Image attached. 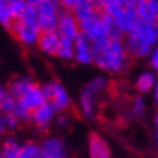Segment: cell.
<instances>
[{
	"label": "cell",
	"mask_w": 158,
	"mask_h": 158,
	"mask_svg": "<svg viewBox=\"0 0 158 158\" xmlns=\"http://www.w3.org/2000/svg\"><path fill=\"white\" fill-rule=\"evenodd\" d=\"M132 58L125 51L123 42L110 39L103 47H93V64L107 73L125 71L131 65Z\"/></svg>",
	"instance_id": "obj_1"
},
{
	"label": "cell",
	"mask_w": 158,
	"mask_h": 158,
	"mask_svg": "<svg viewBox=\"0 0 158 158\" xmlns=\"http://www.w3.org/2000/svg\"><path fill=\"white\" fill-rule=\"evenodd\" d=\"M60 9V2L36 0V23L41 32H54L57 29Z\"/></svg>",
	"instance_id": "obj_2"
},
{
	"label": "cell",
	"mask_w": 158,
	"mask_h": 158,
	"mask_svg": "<svg viewBox=\"0 0 158 158\" xmlns=\"http://www.w3.org/2000/svg\"><path fill=\"white\" fill-rule=\"evenodd\" d=\"M78 26H80V32L90 39L93 47H103L110 41L107 29H106L99 12L89 19L78 22Z\"/></svg>",
	"instance_id": "obj_3"
},
{
	"label": "cell",
	"mask_w": 158,
	"mask_h": 158,
	"mask_svg": "<svg viewBox=\"0 0 158 158\" xmlns=\"http://www.w3.org/2000/svg\"><path fill=\"white\" fill-rule=\"evenodd\" d=\"M41 90H42L45 100L49 102L57 109V112H65L71 106V99L68 96L67 90L57 80H51V81L44 83L41 86Z\"/></svg>",
	"instance_id": "obj_4"
},
{
	"label": "cell",
	"mask_w": 158,
	"mask_h": 158,
	"mask_svg": "<svg viewBox=\"0 0 158 158\" xmlns=\"http://www.w3.org/2000/svg\"><path fill=\"white\" fill-rule=\"evenodd\" d=\"M12 35L18 39L22 45L25 47H34L38 44L39 35H41V31H39L38 25L32 23V22H25V20H15L12 28L9 29Z\"/></svg>",
	"instance_id": "obj_5"
},
{
	"label": "cell",
	"mask_w": 158,
	"mask_h": 158,
	"mask_svg": "<svg viewBox=\"0 0 158 158\" xmlns=\"http://www.w3.org/2000/svg\"><path fill=\"white\" fill-rule=\"evenodd\" d=\"M55 32H57L58 36L61 39H67V41L74 42V39L80 34V26H78V22H77V19L73 16L71 12L62 9V7L60 9L58 23H57Z\"/></svg>",
	"instance_id": "obj_6"
},
{
	"label": "cell",
	"mask_w": 158,
	"mask_h": 158,
	"mask_svg": "<svg viewBox=\"0 0 158 158\" xmlns=\"http://www.w3.org/2000/svg\"><path fill=\"white\" fill-rule=\"evenodd\" d=\"M136 3H138V0H123V12L118 18H115V25L118 31L122 34V36L129 34L138 23V16L135 13Z\"/></svg>",
	"instance_id": "obj_7"
},
{
	"label": "cell",
	"mask_w": 158,
	"mask_h": 158,
	"mask_svg": "<svg viewBox=\"0 0 158 158\" xmlns=\"http://www.w3.org/2000/svg\"><path fill=\"white\" fill-rule=\"evenodd\" d=\"M42 158H68L65 142L60 136H47L39 144Z\"/></svg>",
	"instance_id": "obj_8"
},
{
	"label": "cell",
	"mask_w": 158,
	"mask_h": 158,
	"mask_svg": "<svg viewBox=\"0 0 158 158\" xmlns=\"http://www.w3.org/2000/svg\"><path fill=\"white\" fill-rule=\"evenodd\" d=\"M57 113H58L57 109L49 102H47L41 107H38L36 110H34L31 113V120L29 122L34 125L35 128H38L41 131H45V129H48L49 125L55 120Z\"/></svg>",
	"instance_id": "obj_9"
},
{
	"label": "cell",
	"mask_w": 158,
	"mask_h": 158,
	"mask_svg": "<svg viewBox=\"0 0 158 158\" xmlns=\"http://www.w3.org/2000/svg\"><path fill=\"white\" fill-rule=\"evenodd\" d=\"M73 44H74V60L78 64H84V65L93 64V45L90 39L80 32Z\"/></svg>",
	"instance_id": "obj_10"
},
{
	"label": "cell",
	"mask_w": 158,
	"mask_h": 158,
	"mask_svg": "<svg viewBox=\"0 0 158 158\" xmlns=\"http://www.w3.org/2000/svg\"><path fill=\"white\" fill-rule=\"evenodd\" d=\"M18 102L22 106H25L29 112H34L38 107H41L44 103H47V100H45V97L42 94V90H41V86L36 84V83H34L29 87L28 90L18 99Z\"/></svg>",
	"instance_id": "obj_11"
},
{
	"label": "cell",
	"mask_w": 158,
	"mask_h": 158,
	"mask_svg": "<svg viewBox=\"0 0 158 158\" xmlns=\"http://www.w3.org/2000/svg\"><path fill=\"white\" fill-rule=\"evenodd\" d=\"M89 155L90 158H112V149L109 144L96 132L89 135Z\"/></svg>",
	"instance_id": "obj_12"
},
{
	"label": "cell",
	"mask_w": 158,
	"mask_h": 158,
	"mask_svg": "<svg viewBox=\"0 0 158 158\" xmlns=\"http://www.w3.org/2000/svg\"><path fill=\"white\" fill-rule=\"evenodd\" d=\"M131 32L138 35L145 44H148L152 48L158 45V23H145L138 20L136 26Z\"/></svg>",
	"instance_id": "obj_13"
},
{
	"label": "cell",
	"mask_w": 158,
	"mask_h": 158,
	"mask_svg": "<svg viewBox=\"0 0 158 158\" xmlns=\"http://www.w3.org/2000/svg\"><path fill=\"white\" fill-rule=\"evenodd\" d=\"M36 47H38L44 54L57 57L58 47H60V36H58V34L55 31H54V32H41Z\"/></svg>",
	"instance_id": "obj_14"
},
{
	"label": "cell",
	"mask_w": 158,
	"mask_h": 158,
	"mask_svg": "<svg viewBox=\"0 0 158 158\" xmlns=\"http://www.w3.org/2000/svg\"><path fill=\"white\" fill-rule=\"evenodd\" d=\"M80 110L86 119H94L96 115V94H93L86 87L80 93Z\"/></svg>",
	"instance_id": "obj_15"
},
{
	"label": "cell",
	"mask_w": 158,
	"mask_h": 158,
	"mask_svg": "<svg viewBox=\"0 0 158 158\" xmlns=\"http://www.w3.org/2000/svg\"><path fill=\"white\" fill-rule=\"evenodd\" d=\"M70 12L77 19V22H83L97 13L94 2H90V0H76V3Z\"/></svg>",
	"instance_id": "obj_16"
},
{
	"label": "cell",
	"mask_w": 158,
	"mask_h": 158,
	"mask_svg": "<svg viewBox=\"0 0 158 158\" xmlns=\"http://www.w3.org/2000/svg\"><path fill=\"white\" fill-rule=\"evenodd\" d=\"M34 80L31 78L29 76H18V77H13L12 80L9 81L7 84V91H9L10 94L18 100L22 94H23L25 91L28 90L29 87L34 84Z\"/></svg>",
	"instance_id": "obj_17"
},
{
	"label": "cell",
	"mask_w": 158,
	"mask_h": 158,
	"mask_svg": "<svg viewBox=\"0 0 158 158\" xmlns=\"http://www.w3.org/2000/svg\"><path fill=\"white\" fill-rule=\"evenodd\" d=\"M96 10L99 13L109 15L110 18H118L123 12V0H103V2H94Z\"/></svg>",
	"instance_id": "obj_18"
},
{
	"label": "cell",
	"mask_w": 158,
	"mask_h": 158,
	"mask_svg": "<svg viewBox=\"0 0 158 158\" xmlns=\"http://www.w3.org/2000/svg\"><path fill=\"white\" fill-rule=\"evenodd\" d=\"M135 13L138 16V20H141V22H145V23H158V18L152 12L148 0H138L136 7H135Z\"/></svg>",
	"instance_id": "obj_19"
},
{
	"label": "cell",
	"mask_w": 158,
	"mask_h": 158,
	"mask_svg": "<svg viewBox=\"0 0 158 158\" xmlns=\"http://www.w3.org/2000/svg\"><path fill=\"white\" fill-rule=\"evenodd\" d=\"M155 83H157V77L154 74L152 71H144L139 74V77L136 78V81H135V89L138 93H149V91L154 90V86H155Z\"/></svg>",
	"instance_id": "obj_20"
},
{
	"label": "cell",
	"mask_w": 158,
	"mask_h": 158,
	"mask_svg": "<svg viewBox=\"0 0 158 158\" xmlns=\"http://www.w3.org/2000/svg\"><path fill=\"white\" fill-rule=\"evenodd\" d=\"M18 158H42L39 144H36L34 141H26L23 144H20Z\"/></svg>",
	"instance_id": "obj_21"
},
{
	"label": "cell",
	"mask_w": 158,
	"mask_h": 158,
	"mask_svg": "<svg viewBox=\"0 0 158 158\" xmlns=\"http://www.w3.org/2000/svg\"><path fill=\"white\" fill-rule=\"evenodd\" d=\"M57 57L61 60H73L74 58V44L71 41L60 38V47H58Z\"/></svg>",
	"instance_id": "obj_22"
},
{
	"label": "cell",
	"mask_w": 158,
	"mask_h": 158,
	"mask_svg": "<svg viewBox=\"0 0 158 158\" xmlns=\"http://www.w3.org/2000/svg\"><path fill=\"white\" fill-rule=\"evenodd\" d=\"M107 86H109L107 78L103 77V76H97V77L91 78L90 81H89V84L86 86V89L87 90H90L93 94H99V93H102L103 90H106Z\"/></svg>",
	"instance_id": "obj_23"
},
{
	"label": "cell",
	"mask_w": 158,
	"mask_h": 158,
	"mask_svg": "<svg viewBox=\"0 0 158 158\" xmlns=\"http://www.w3.org/2000/svg\"><path fill=\"white\" fill-rule=\"evenodd\" d=\"M13 22L15 20L9 12V7H7V0H0V25L9 31Z\"/></svg>",
	"instance_id": "obj_24"
},
{
	"label": "cell",
	"mask_w": 158,
	"mask_h": 158,
	"mask_svg": "<svg viewBox=\"0 0 158 158\" xmlns=\"http://www.w3.org/2000/svg\"><path fill=\"white\" fill-rule=\"evenodd\" d=\"M131 112L135 118H144L147 113V103L141 96H135L132 97L131 102Z\"/></svg>",
	"instance_id": "obj_25"
},
{
	"label": "cell",
	"mask_w": 158,
	"mask_h": 158,
	"mask_svg": "<svg viewBox=\"0 0 158 158\" xmlns=\"http://www.w3.org/2000/svg\"><path fill=\"white\" fill-rule=\"evenodd\" d=\"M31 113H32V112H29L25 106H22L19 102L16 100V105H15V107H13V110H12L10 115H13L20 123H26V122L31 120Z\"/></svg>",
	"instance_id": "obj_26"
},
{
	"label": "cell",
	"mask_w": 158,
	"mask_h": 158,
	"mask_svg": "<svg viewBox=\"0 0 158 158\" xmlns=\"http://www.w3.org/2000/svg\"><path fill=\"white\" fill-rule=\"evenodd\" d=\"M25 5H26L25 0H7V7H9V12L13 20H18L20 18V15L25 9Z\"/></svg>",
	"instance_id": "obj_27"
},
{
	"label": "cell",
	"mask_w": 158,
	"mask_h": 158,
	"mask_svg": "<svg viewBox=\"0 0 158 158\" xmlns=\"http://www.w3.org/2000/svg\"><path fill=\"white\" fill-rule=\"evenodd\" d=\"M5 119H6V126H7V131L9 132H13V131H18L19 129V126L22 123H20L19 120L16 119L13 115H5Z\"/></svg>",
	"instance_id": "obj_28"
},
{
	"label": "cell",
	"mask_w": 158,
	"mask_h": 158,
	"mask_svg": "<svg viewBox=\"0 0 158 158\" xmlns=\"http://www.w3.org/2000/svg\"><path fill=\"white\" fill-rule=\"evenodd\" d=\"M149 65L152 67L154 71L158 73V45L152 49V52L149 54Z\"/></svg>",
	"instance_id": "obj_29"
},
{
	"label": "cell",
	"mask_w": 158,
	"mask_h": 158,
	"mask_svg": "<svg viewBox=\"0 0 158 158\" xmlns=\"http://www.w3.org/2000/svg\"><path fill=\"white\" fill-rule=\"evenodd\" d=\"M7 126H6V119H5V115H0V138H3L7 135Z\"/></svg>",
	"instance_id": "obj_30"
},
{
	"label": "cell",
	"mask_w": 158,
	"mask_h": 158,
	"mask_svg": "<svg viewBox=\"0 0 158 158\" xmlns=\"http://www.w3.org/2000/svg\"><path fill=\"white\" fill-rule=\"evenodd\" d=\"M68 123H70V119H68L67 115H60V116H57V125H58V126L65 128V126H68Z\"/></svg>",
	"instance_id": "obj_31"
},
{
	"label": "cell",
	"mask_w": 158,
	"mask_h": 158,
	"mask_svg": "<svg viewBox=\"0 0 158 158\" xmlns=\"http://www.w3.org/2000/svg\"><path fill=\"white\" fill-rule=\"evenodd\" d=\"M148 2H149V6H151L152 12L155 13V16L158 18V0H148Z\"/></svg>",
	"instance_id": "obj_32"
},
{
	"label": "cell",
	"mask_w": 158,
	"mask_h": 158,
	"mask_svg": "<svg viewBox=\"0 0 158 158\" xmlns=\"http://www.w3.org/2000/svg\"><path fill=\"white\" fill-rule=\"evenodd\" d=\"M7 94H9V91H7V87H6V86H0V103L3 102V99H5Z\"/></svg>",
	"instance_id": "obj_33"
},
{
	"label": "cell",
	"mask_w": 158,
	"mask_h": 158,
	"mask_svg": "<svg viewBox=\"0 0 158 158\" xmlns=\"http://www.w3.org/2000/svg\"><path fill=\"white\" fill-rule=\"evenodd\" d=\"M154 100H155V103L158 105V81L155 83V86H154Z\"/></svg>",
	"instance_id": "obj_34"
},
{
	"label": "cell",
	"mask_w": 158,
	"mask_h": 158,
	"mask_svg": "<svg viewBox=\"0 0 158 158\" xmlns=\"http://www.w3.org/2000/svg\"><path fill=\"white\" fill-rule=\"evenodd\" d=\"M154 123H155V126H157V129H158V110H157V113H155V116H154Z\"/></svg>",
	"instance_id": "obj_35"
},
{
	"label": "cell",
	"mask_w": 158,
	"mask_h": 158,
	"mask_svg": "<svg viewBox=\"0 0 158 158\" xmlns=\"http://www.w3.org/2000/svg\"><path fill=\"white\" fill-rule=\"evenodd\" d=\"M155 144H157V147H158V129H157V132H155Z\"/></svg>",
	"instance_id": "obj_36"
},
{
	"label": "cell",
	"mask_w": 158,
	"mask_h": 158,
	"mask_svg": "<svg viewBox=\"0 0 158 158\" xmlns=\"http://www.w3.org/2000/svg\"><path fill=\"white\" fill-rule=\"evenodd\" d=\"M0 158H2V155H0Z\"/></svg>",
	"instance_id": "obj_37"
}]
</instances>
